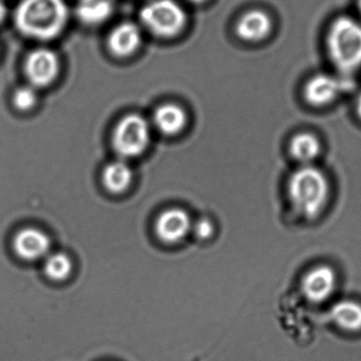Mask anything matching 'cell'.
<instances>
[{"label": "cell", "instance_id": "ba28073f", "mask_svg": "<svg viewBox=\"0 0 361 361\" xmlns=\"http://www.w3.org/2000/svg\"><path fill=\"white\" fill-rule=\"evenodd\" d=\"M13 249L16 255L27 262L45 259L50 253L49 236L37 228H24L14 236Z\"/></svg>", "mask_w": 361, "mask_h": 361}, {"label": "cell", "instance_id": "5bb4252c", "mask_svg": "<svg viewBox=\"0 0 361 361\" xmlns=\"http://www.w3.org/2000/svg\"><path fill=\"white\" fill-rule=\"evenodd\" d=\"M154 123L162 134L175 136L185 128L187 115L178 105L169 103L156 109L154 114Z\"/></svg>", "mask_w": 361, "mask_h": 361}, {"label": "cell", "instance_id": "9c48e42d", "mask_svg": "<svg viewBox=\"0 0 361 361\" xmlns=\"http://www.w3.org/2000/svg\"><path fill=\"white\" fill-rule=\"evenodd\" d=\"M192 225L191 217L185 210L169 209L158 216L155 224L156 234L166 244H177L192 231Z\"/></svg>", "mask_w": 361, "mask_h": 361}, {"label": "cell", "instance_id": "2e32d148", "mask_svg": "<svg viewBox=\"0 0 361 361\" xmlns=\"http://www.w3.org/2000/svg\"><path fill=\"white\" fill-rule=\"evenodd\" d=\"M132 168L126 160H117L105 166L102 181L107 191L113 194H122L128 191L133 183Z\"/></svg>", "mask_w": 361, "mask_h": 361}, {"label": "cell", "instance_id": "30bf717a", "mask_svg": "<svg viewBox=\"0 0 361 361\" xmlns=\"http://www.w3.org/2000/svg\"><path fill=\"white\" fill-rule=\"evenodd\" d=\"M346 86L344 80L326 73H319L308 80L304 87V97L314 106H324L343 92Z\"/></svg>", "mask_w": 361, "mask_h": 361}, {"label": "cell", "instance_id": "ffe728a7", "mask_svg": "<svg viewBox=\"0 0 361 361\" xmlns=\"http://www.w3.org/2000/svg\"><path fill=\"white\" fill-rule=\"evenodd\" d=\"M192 232L198 240H207L212 238L215 228L210 219H200L192 225Z\"/></svg>", "mask_w": 361, "mask_h": 361}, {"label": "cell", "instance_id": "603a6c76", "mask_svg": "<svg viewBox=\"0 0 361 361\" xmlns=\"http://www.w3.org/2000/svg\"><path fill=\"white\" fill-rule=\"evenodd\" d=\"M190 1H192V3L194 4H200L204 3V0H190Z\"/></svg>", "mask_w": 361, "mask_h": 361}, {"label": "cell", "instance_id": "ac0fdd59", "mask_svg": "<svg viewBox=\"0 0 361 361\" xmlns=\"http://www.w3.org/2000/svg\"><path fill=\"white\" fill-rule=\"evenodd\" d=\"M73 261L64 252L49 253L44 259V272L50 280L61 282L71 276L73 272Z\"/></svg>", "mask_w": 361, "mask_h": 361}, {"label": "cell", "instance_id": "9a60e30c", "mask_svg": "<svg viewBox=\"0 0 361 361\" xmlns=\"http://www.w3.org/2000/svg\"><path fill=\"white\" fill-rule=\"evenodd\" d=\"M289 153L301 166H310L320 156V140L310 133H300L289 142Z\"/></svg>", "mask_w": 361, "mask_h": 361}, {"label": "cell", "instance_id": "8992f818", "mask_svg": "<svg viewBox=\"0 0 361 361\" xmlns=\"http://www.w3.org/2000/svg\"><path fill=\"white\" fill-rule=\"evenodd\" d=\"M338 286L337 272L326 264L314 266L304 274L301 291L304 299L314 305L326 303L335 295Z\"/></svg>", "mask_w": 361, "mask_h": 361}, {"label": "cell", "instance_id": "44dd1931", "mask_svg": "<svg viewBox=\"0 0 361 361\" xmlns=\"http://www.w3.org/2000/svg\"><path fill=\"white\" fill-rule=\"evenodd\" d=\"M6 16H7V7H6L5 4L0 0V23L5 20Z\"/></svg>", "mask_w": 361, "mask_h": 361}, {"label": "cell", "instance_id": "5b68a950", "mask_svg": "<svg viewBox=\"0 0 361 361\" xmlns=\"http://www.w3.org/2000/svg\"><path fill=\"white\" fill-rule=\"evenodd\" d=\"M151 140L149 123L142 116L130 114L120 120L113 135V147L122 159L142 155Z\"/></svg>", "mask_w": 361, "mask_h": 361}, {"label": "cell", "instance_id": "8fae6325", "mask_svg": "<svg viewBox=\"0 0 361 361\" xmlns=\"http://www.w3.org/2000/svg\"><path fill=\"white\" fill-rule=\"evenodd\" d=\"M272 22L270 16L261 10H251L240 16L236 23V35L248 43L263 41L271 32Z\"/></svg>", "mask_w": 361, "mask_h": 361}, {"label": "cell", "instance_id": "277c9868", "mask_svg": "<svg viewBox=\"0 0 361 361\" xmlns=\"http://www.w3.org/2000/svg\"><path fill=\"white\" fill-rule=\"evenodd\" d=\"M140 20L153 35L169 39L183 30L187 16L175 0H153L141 10Z\"/></svg>", "mask_w": 361, "mask_h": 361}, {"label": "cell", "instance_id": "3957f363", "mask_svg": "<svg viewBox=\"0 0 361 361\" xmlns=\"http://www.w3.org/2000/svg\"><path fill=\"white\" fill-rule=\"evenodd\" d=\"M327 52L334 66L343 73L361 67V24L348 16L334 20L326 37Z\"/></svg>", "mask_w": 361, "mask_h": 361}, {"label": "cell", "instance_id": "6da1fadb", "mask_svg": "<svg viewBox=\"0 0 361 361\" xmlns=\"http://www.w3.org/2000/svg\"><path fill=\"white\" fill-rule=\"evenodd\" d=\"M287 200L293 212L304 221L319 219L331 200L329 179L314 164L301 166L287 180Z\"/></svg>", "mask_w": 361, "mask_h": 361}, {"label": "cell", "instance_id": "d4e9b609", "mask_svg": "<svg viewBox=\"0 0 361 361\" xmlns=\"http://www.w3.org/2000/svg\"><path fill=\"white\" fill-rule=\"evenodd\" d=\"M81 1H85V0H81Z\"/></svg>", "mask_w": 361, "mask_h": 361}, {"label": "cell", "instance_id": "d6986e66", "mask_svg": "<svg viewBox=\"0 0 361 361\" xmlns=\"http://www.w3.org/2000/svg\"><path fill=\"white\" fill-rule=\"evenodd\" d=\"M37 96L35 90L30 86L18 88L13 96V104L18 111H30L37 104Z\"/></svg>", "mask_w": 361, "mask_h": 361}, {"label": "cell", "instance_id": "7a4b0ae2", "mask_svg": "<svg viewBox=\"0 0 361 361\" xmlns=\"http://www.w3.org/2000/svg\"><path fill=\"white\" fill-rule=\"evenodd\" d=\"M68 18L64 0H23L16 11V25L20 32L39 41L58 37Z\"/></svg>", "mask_w": 361, "mask_h": 361}, {"label": "cell", "instance_id": "cb8c5ba5", "mask_svg": "<svg viewBox=\"0 0 361 361\" xmlns=\"http://www.w3.org/2000/svg\"><path fill=\"white\" fill-rule=\"evenodd\" d=\"M358 7H359V10H360V12H361V0H358Z\"/></svg>", "mask_w": 361, "mask_h": 361}, {"label": "cell", "instance_id": "52a82bcc", "mask_svg": "<svg viewBox=\"0 0 361 361\" xmlns=\"http://www.w3.org/2000/svg\"><path fill=\"white\" fill-rule=\"evenodd\" d=\"M60 61L52 50L39 48L29 54L25 63V71L31 85L46 87L58 77Z\"/></svg>", "mask_w": 361, "mask_h": 361}, {"label": "cell", "instance_id": "4fadbf2b", "mask_svg": "<svg viewBox=\"0 0 361 361\" xmlns=\"http://www.w3.org/2000/svg\"><path fill=\"white\" fill-rule=\"evenodd\" d=\"M329 318L341 331L346 333H360L361 303L350 299L338 301L331 306Z\"/></svg>", "mask_w": 361, "mask_h": 361}, {"label": "cell", "instance_id": "e0dca14e", "mask_svg": "<svg viewBox=\"0 0 361 361\" xmlns=\"http://www.w3.org/2000/svg\"><path fill=\"white\" fill-rule=\"evenodd\" d=\"M113 6L109 0H85L77 8V16L84 24L100 25L111 16Z\"/></svg>", "mask_w": 361, "mask_h": 361}, {"label": "cell", "instance_id": "7c38bea8", "mask_svg": "<svg viewBox=\"0 0 361 361\" xmlns=\"http://www.w3.org/2000/svg\"><path fill=\"white\" fill-rule=\"evenodd\" d=\"M140 28L133 23H122L109 37V48L114 56L126 58L137 51L141 45Z\"/></svg>", "mask_w": 361, "mask_h": 361}, {"label": "cell", "instance_id": "7402d4cb", "mask_svg": "<svg viewBox=\"0 0 361 361\" xmlns=\"http://www.w3.org/2000/svg\"><path fill=\"white\" fill-rule=\"evenodd\" d=\"M357 113H358L359 117L361 118V92L359 94L358 100H357Z\"/></svg>", "mask_w": 361, "mask_h": 361}]
</instances>
